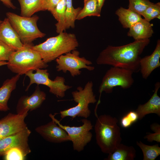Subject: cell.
Listing matches in <instances>:
<instances>
[{"mask_svg": "<svg viewBox=\"0 0 160 160\" xmlns=\"http://www.w3.org/2000/svg\"><path fill=\"white\" fill-rule=\"evenodd\" d=\"M31 132L27 127L21 131L0 139V157L4 156L11 148L17 147L28 154L31 151L28 143Z\"/></svg>", "mask_w": 160, "mask_h": 160, "instance_id": "8fae6325", "label": "cell"}, {"mask_svg": "<svg viewBox=\"0 0 160 160\" xmlns=\"http://www.w3.org/2000/svg\"><path fill=\"white\" fill-rule=\"evenodd\" d=\"M133 73L129 70L114 66H112L107 71L99 87L100 95L95 109V116L97 115V109L100 102V97L103 92L111 93L113 88L117 86L124 89L131 87L134 82Z\"/></svg>", "mask_w": 160, "mask_h": 160, "instance_id": "52a82bcc", "label": "cell"}, {"mask_svg": "<svg viewBox=\"0 0 160 160\" xmlns=\"http://www.w3.org/2000/svg\"><path fill=\"white\" fill-rule=\"evenodd\" d=\"M7 62L6 61H0V66L5 65H7Z\"/></svg>", "mask_w": 160, "mask_h": 160, "instance_id": "d590c367", "label": "cell"}, {"mask_svg": "<svg viewBox=\"0 0 160 160\" xmlns=\"http://www.w3.org/2000/svg\"><path fill=\"white\" fill-rule=\"evenodd\" d=\"M66 0H60L55 7L50 12L57 20L55 24L56 31L58 33L66 30L65 11Z\"/></svg>", "mask_w": 160, "mask_h": 160, "instance_id": "7402d4cb", "label": "cell"}, {"mask_svg": "<svg viewBox=\"0 0 160 160\" xmlns=\"http://www.w3.org/2000/svg\"><path fill=\"white\" fill-rule=\"evenodd\" d=\"M79 54V52L75 49L57 58L55 60L57 71H62L64 73L68 71L72 76L74 77L81 74V69L94 70V67L90 66L92 64V62L84 57H80Z\"/></svg>", "mask_w": 160, "mask_h": 160, "instance_id": "30bf717a", "label": "cell"}, {"mask_svg": "<svg viewBox=\"0 0 160 160\" xmlns=\"http://www.w3.org/2000/svg\"><path fill=\"white\" fill-rule=\"evenodd\" d=\"M160 40L158 39L151 55L141 58L140 71L143 78L147 79L152 72L160 66Z\"/></svg>", "mask_w": 160, "mask_h": 160, "instance_id": "2e32d148", "label": "cell"}, {"mask_svg": "<svg viewBox=\"0 0 160 160\" xmlns=\"http://www.w3.org/2000/svg\"><path fill=\"white\" fill-rule=\"evenodd\" d=\"M31 70L25 74L30 79L29 84L27 87V91L31 85L36 84L38 85L42 84L48 87L49 91L57 97L63 98L65 96V92L71 87L65 84V79L63 77L57 76L54 80L49 78V74L47 69H37L35 73Z\"/></svg>", "mask_w": 160, "mask_h": 160, "instance_id": "9c48e42d", "label": "cell"}, {"mask_svg": "<svg viewBox=\"0 0 160 160\" xmlns=\"http://www.w3.org/2000/svg\"><path fill=\"white\" fill-rule=\"evenodd\" d=\"M2 20H1V19H0V24H1V23L2 22Z\"/></svg>", "mask_w": 160, "mask_h": 160, "instance_id": "8d00e7d4", "label": "cell"}, {"mask_svg": "<svg viewBox=\"0 0 160 160\" xmlns=\"http://www.w3.org/2000/svg\"><path fill=\"white\" fill-rule=\"evenodd\" d=\"M81 7L75 8L73 6L72 0H66L65 23L66 29L75 27V23Z\"/></svg>", "mask_w": 160, "mask_h": 160, "instance_id": "d4e9b609", "label": "cell"}, {"mask_svg": "<svg viewBox=\"0 0 160 160\" xmlns=\"http://www.w3.org/2000/svg\"><path fill=\"white\" fill-rule=\"evenodd\" d=\"M152 25L150 22L142 18L129 28L127 35L135 40L149 39L153 33Z\"/></svg>", "mask_w": 160, "mask_h": 160, "instance_id": "ac0fdd59", "label": "cell"}, {"mask_svg": "<svg viewBox=\"0 0 160 160\" xmlns=\"http://www.w3.org/2000/svg\"><path fill=\"white\" fill-rule=\"evenodd\" d=\"M138 119L139 117L137 113L135 111H130L122 118L120 124L122 127L127 128L136 122Z\"/></svg>", "mask_w": 160, "mask_h": 160, "instance_id": "f546056e", "label": "cell"}, {"mask_svg": "<svg viewBox=\"0 0 160 160\" xmlns=\"http://www.w3.org/2000/svg\"><path fill=\"white\" fill-rule=\"evenodd\" d=\"M136 156V151L131 146L120 143L111 153L109 154L107 160H133Z\"/></svg>", "mask_w": 160, "mask_h": 160, "instance_id": "44dd1931", "label": "cell"}, {"mask_svg": "<svg viewBox=\"0 0 160 160\" xmlns=\"http://www.w3.org/2000/svg\"><path fill=\"white\" fill-rule=\"evenodd\" d=\"M128 8L141 15L152 3L150 0H129Z\"/></svg>", "mask_w": 160, "mask_h": 160, "instance_id": "4316f807", "label": "cell"}, {"mask_svg": "<svg viewBox=\"0 0 160 160\" xmlns=\"http://www.w3.org/2000/svg\"><path fill=\"white\" fill-rule=\"evenodd\" d=\"M0 40L15 51L21 49L23 46L18 35L7 17L0 24Z\"/></svg>", "mask_w": 160, "mask_h": 160, "instance_id": "9a60e30c", "label": "cell"}, {"mask_svg": "<svg viewBox=\"0 0 160 160\" xmlns=\"http://www.w3.org/2000/svg\"><path fill=\"white\" fill-rule=\"evenodd\" d=\"M137 144L142 151L144 160H154L160 154V147L158 144L149 145L141 141L137 142Z\"/></svg>", "mask_w": 160, "mask_h": 160, "instance_id": "484cf974", "label": "cell"}, {"mask_svg": "<svg viewBox=\"0 0 160 160\" xmlns=\"http://www.w3.org/2000/svg\"><path fill=\"white\" fill-rule=\"evenodd\" d=\"M27 154L20 148L15 147L8 150L4 156L5 160H23Z\"/></svg>", "mask_w": 160, "mask_h": 160, "instance_id": "f1b7e54d", "label": "cell"}, {"mask_svg": "<svg viewBox=\"0 0 160 160\" xmlns=\"http://www.w3.org/2000/svg\"><path fill=\"white\" fill-rule=\"evenodd\" d=\"M15 50L0 40V61H8Z\"/></svg>", "mask_w": 160, "mask_h": 160, "instance_id": "4dcf8cb0", "label": "cell"}, {"mask_svg": "<svg viewBox=\"0 0 160 160\" xmlns=\"http://www.w3.org/2000/svg\"><path fill=\"white\" fill-rule=\"evenodd\" d=\"M60 0H41L40 11H48L50 12L55 7Z\"/></svg>", "mask_w": 160, "mask_h": 160, "instance_id": "d6a6232c", "label": "cell"}, {"mask_svg": "<svg viewBox=\"0 0 160 160\" xmlns=\"http://www.w3.org/2000/svg\"><path fill=\"white\" fill-rule=\"evenodd\" d=\"M120 22L124 28H129L142 18L141 15L129 8L121 7L116 12Z\"/></svg>", "mask_w": 160, "mask_h": 160, "instance_id": "ffe728a7", "label": "cell"}, {"mask_svg": "<svg viewBox=\"0 0 160 160\" xmlns=\"http://www.w3.org/2000/svg\"><path fill=\"white\" fill-rule=\"evenodd\" d=\"M160 87V82L156 83L154 92L150 99L145 103L138 106L135 111L138 114L139 119H141L146 115L151 113L160 116V97L157 94Z\"/></svg>", "mask_w": 160, "mask_h": 160, "instance_id": "e0dca14e", "label": "cell"}, {"mask_svg": "<svg viewBox=\"0 0 160 160\" xmlns=\"http://www.w3.org/2000/svg\"><path fill=\"white\" fill-rule=\"evenodd\" d=\"M105 0H97L100 9L101 10Z\"/></svg>", "mask_w": 160, "mask_h": 160, "instance_id": "e575fe53", "label": "cell"}, {"mask_svg": "<svg viewBox=\"0 0 160 160\" xmlns=\"http://www.w3.org/2000/svg\"><path fill=\"white\" fill-rule=\"evenodd\" d=\"M84 6L79 12L76 20H81L87 16H100L101 10L97 0H84Z\"/></svg>", "mask_w": 160, "mask_h": 160, "instance_id": "603a6c76", "label": "cell"}, {"mask_svg": "<svg viewBox=\"0 0 160 160\" xmlns=\"http://www.w3.org/2000/svg\"><path fill=\"white\" fill-rule=\"evenodd\" d=\"M97 118L94 128L96 143L102 152L109 154L121 141L118 121L116 118L105 114Z\"/></svg>", "mask_w": 160, "mask_h": 160, "instance_id": "3957f363", "label": "cell"}, {"mask_svg": "<svg viewBox=\"0 0 160 160\" xmlns=\"http://www.w3.org/2000/svg\"><path fill=\"white\" fill-rule=\"evenodd\" d=\"M49 116L59 127L67 133L72 141L73 149L78 152L83 151L84 147L91 141L92 135L90 131L93 125L90 121L87 119L81 120L83 124L79 127L64 125L55 117V115L50 114Z\"/></svg>", "mask_w": 160, "mask_h": 160, "instance_id": "ba28073f", "label": "cell"}, {"mask_svg": "<svg viewBox=\"0 0 160 160\" xmlns=\"http://www.w3.org/2000/svg\"><path fill=\"white\" fill-rule=\"evenodd\" d=\"M20 7V15L31 17L40 11L41 0H17Z\"/></svg>", "mask_w": 160, "mask_h": 160, "instance_id": "cb8c5ba5", "label": "cell"}, {"mask_svg": "<svg viewBox=\"0 0 160 160\" xmlns=\"http://www.w3.org/2000/svg\"><path fill=\"white\" fill-rule=\"evenodd\" d=\"M79 43L73 33L63 32L57 36L47 39L32 48L40 54L43 61L47 63L61 55L76 49Z\"/></svg>", "mask_w": 160, "mask_h": 160, "instance_id": "7a4b0ae2", "label": "cell"}, {"mask_svg": "<svg viewBox=\"0 0 160 160\" xmlns=\"http://www.w3.org/2000/svg\"><path fill=\"white\" fill-rule=\"evenodd\" d=\"M151 130L154 133H149L145 136L144 138L147 139L149 142L155 141L157 142H160V126L158 124H153L151 126Z\"/></svg>", "mask_w": 160, "mask_h": 160, "instance_id": "1f68e13d", "label": "cell"}, {"mask_svg": "<svg viewBox=\"0 0 160 160\" xmlns=\"http://www.w3.org/2000/svg\"><path fill=\"white\" fill-rule=\"evenodd\" d=\"M33 46L23 44L22 48L14 51L7 62L8 68L21 75L31 70L47 68L48 65L43 61L39 53L32 49Z\"/></svg>", "mask_w": 160, "mask_h": 160, "instance_id": "277c9868", "label": "cell"}, {"mask_svg": "<svg viewBox=\"0 0 160 160\" xmlns=\"http://www.w3.org/2000/svg\"><path fill=\"white\" fill-rule=\"evenodd\" d=\"M93 84L92 81H88L83 88L78 87L77 90L72 92L73 100L77 103L74 107L60 111L61 119L67 116L72 119L76 117L87 119L90 115L91 111L89 108L90 103H94L97 100L93 90Z\"/></svg>", "mask_w": 160, "mask_h": 160, "instance_id": "8992f818", "label": "cell"}, {"mask_svg": "<svg viewBox=\"0 0 160 160\" xmlns=\"http://www.w3.org/2000/svg\"><path fill=\"white\" fill-rule=\"evenodd\" d=\"M20 76L16 74L11 79L6 80L0 87V111L5 112L9 109L8 102L12 92L16 88Z\"/></svg>", "mask_w": 160, "mask_h": 160, "instance_id": "d6986e66", "label": "cell"}, {"mask_svg": "<svg viewBox=\"0 0 160 160\" xmlns=\"http://www.w3.org/2000/svg\"><path fill=\"white\" fill-rule=\"evenodd\" d=\"M0 1L7 7L15 9L16 8V7L14 5L12 2V0H0Z\"/></svg>", "mask_w": 160, "mask_h": 160, "instance_id": "836d02e7", "label": "cell"}, {"mask_svg": "<svg viewBox=\"0 0 160 160\" xmlns=\"http://www.w3.org/2000/svg\"><path fill=\"white\" fill-rule=\"evenodd\" d=\"M141 16L144 19L150 22L155 18H160V3H152L149 6L143 13Z\"/></svg>", "mask_w": 160, "mask_h": 160, "instance_id": "83f0119b", "label": "cell"}, {"mask_svg": "<svg viewBox=\"0 0 160 160\" xmlns=\"http://www.w3.org/2000/svg\"><path fill=\"white\" fill-rule=\"evenodd\" d=\"M28 112L22 113H9L0 120V139L18 132L27 126L25 119Z\"/></svg>", "mask_w": 160, "mask_h": 160, "instance_id": "7c38bea8", "label": "cell"}, {"mask_svg": "<svg viewBox=\"0 0 160 160\" xmlns=\"http://www.w3.org/2000/svg\"><path fill=\"white\" fill-rule=\"evenodd\" d=\"M6 15L23 44H32L34 40L46 35L38 28L37 15L25 17L10 12H7Z\"/></svg>", "mask_w": 160, "mask_h": 160, "instance_id": "5b68a950", "label": "cell"}, {"mask_svg": "<svg viewBox=\"0 0 160 160\" xmlns=\"http://www.w3.org/2000/svg\"><path fill=\"white\" fill-rule=\"evenodd\" d=\"M46 97L45 93L38 86L30 96H24L20 98L17 105V113H22L37 109L45 100Z\"/></svg>", "mask_w": 160, "mask_h": 160, "instance_id": "5bb4252c", "label": "cell"}, {"mask_svg": "<svg viewBox=\"0 0 160 160\" xmlns=\"http://www.w3.org/2000/svg\"><path fill=\"white\" fill-rule=\"evenodd\" d=\"M35 130L44 139L51 143H59L70 141L66 132L52 119L45 124L37 127Z\"/></svg>", "mask_w": 160, "mask_h": 160, "instance_id": "4fadbf2b", "label": "cell"}, {"mask_svg": "<svg viewBox=\"0 0 160 160\" xmlns=\"http://www.w3.org/2000/svg\"><path fill=\"white\" fill-rule=\"evenodd\" d=\"M149 39L135 40L126 45H109L100 53L96 63L129 70L133 73L140 71V55L149 44Z\"/></svg>", "mask_w": 160, "mask_h": 160, "instance_id": "6da1fadb", "label": "cell"}]
</instances>
